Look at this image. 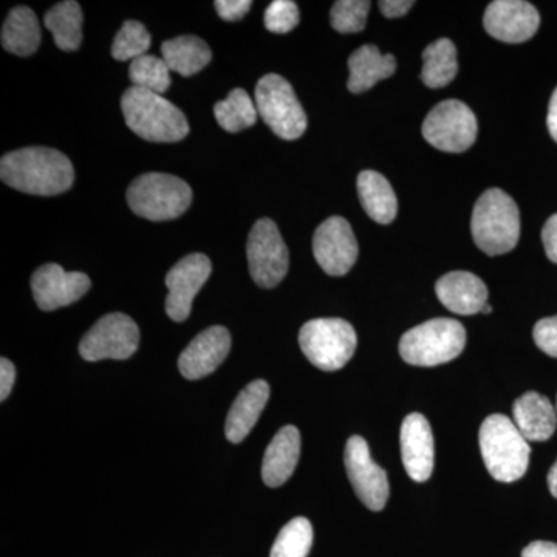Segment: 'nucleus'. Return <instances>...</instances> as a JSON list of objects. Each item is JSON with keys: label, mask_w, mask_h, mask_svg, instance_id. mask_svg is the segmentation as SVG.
<instances>
[{"label": "nucleus", "mask_w": 557, "mask_h": 557, "mask_svg": "<svg viewBox=\"0 0 557 557\" xmlns=\"http://www.w3.org/2000/svg\"><path fill=\"white\" fill-rule=\"evenodd\" d=\"M369 0H338L330 11L332 27L338 33H359L368 24Z\"/></svg>", "instance_id": "33"}, {"label": "nucleus", "mask_w": 557, "mask_h": 557, "mask_svg": "<svg viewBox=\"0 0 557 557\" xmlns=\"http://www.w3.org/2000/svg\"><path fill=\"white\" fill-rule=\"evenodd\" d=\"M300 456V434L298 428L284 426L278 429L265 450L262 463L263 483L270 487L284 485L296 467Z\"/></svg>", "instance_id": "20"}, {"label": "nucleus", "mask_w": 557, "mask_h": 557, "mask_svg": "<svg viewBox=\"0 0 557 557\" xmlns=\"http://www.w3.org/2000/svg\"><path fill=\"white\" fill-rule=\"evenodd\" d=\"M478 131L474 112L457 100L440 102L423 123V137L429 145L450 153H461L471 148Z\"/></svg>", "instance_id": "9"}, {"label": "nucleus", "mask_w": 557, "mask_h": 557, "mask_svg": "<svg viewBox=\"0 0 557 557\" xmlns=\"http://www.w3.org/2000/svg\"><path fill=\"white\" fill-rule=\"evenodd\" d=\"M491 311H493V307L490 306V304H486L485 307H483V310H482V313H491Z\"/></svg>", "instance_id": "43"}, {"label": "nucleus", "mask_w": 557, "mask_h": 557, "mask_svg": "<svg viewBox=\"0 0 557 557\" xmlns=\"http://www.w3.org/2000/svg\"><path fill=\"white\" fill-rule=\"evenodd\" d=\"M231 350V335L222 325L199 333L178 358V369L186 380L211 375L225 361Z\"/></svg>", "instance_id": "17"}, {"label": "nucleus", "mask_w": 557, "mask_h": 557, "mask_svg": "<svg viewBox=\"0 0 557 557\" xmlns=\"http://www.w3.org/2000/svg\"><path fill=\"white\" fill-rule=\"evenodd\" d=\"M314 259L329 276H344L358 259V242L346 219L330 218L313 237Z\"/></svg>", "instance_id": "13"}, {"label": "nucleus", "mask_w": 557, "mask_h": 557, "mask_svg": "<svg viewBox=\"0 0 557 557\" xmlns=\"http://www.w3.org/2000/svg\"><path fill=\"white\" fill-rule=\"evenodd\" d=\"M211 260L201 252L186 256L172 267L166 274V287L170 295L166 298L168 317L175 322H183L189 318L193 302L197 293L207 284L211 276Z\"/></svg>", "instance_id": "14"}, {"label": "nucleus", "mask_w": 557, "mask_h": 557, "mask_svg": "<svg viewBox=\"0 0 557 557\" xmlns=\"http://www.w3.org/2000/svg\"><path fill=\"white\" fill-rule=\"evenodd\" d=\"M357 344V332L350 322L339 318L313 319L299 332L304 355L324 372L343 369L354 357Z\"/></svg>", "instance_id": "7"}, {"label": "nucleus", "mask_w": 557, "mask_h": 557, "mask_svg": "<svg viewBox=\"0 0 557 557\" xmlns=\"http://www.w3.org/2000/svg\"><path fill=\"white\" fill-rule=\"evenodd\" d=\"M542 242H544L545 252L552 262L557 263V214L552 215L542 230Z\"/></svg>", "instance_id": "37"}, {"label": "nucleus", "mask_w": 557, "mask_h": 557, "mask_svg": "<svg viewBox=\"0 0 557 557\" xmlns=\"http://www.w3.org/2000/svg\"><path fill=\"white\" fill-rule=\"evenodd\" d=\"M258 113V108L244 89L230 91L226 100L214 106V115L220 127L231 134L255 126Z\"/></svg>", "instance_id": "29"}, {"label": "nucleus", "mask_w": 557, "mask_h": 557, "mask_svg": "<svg viewBox=\"0 0 557 557\" xmlns=\"http://www.w3.org/2000/svg\"><path fill=\"white\" fill-rule=\"evenodd\" d=\"M412 0H381L380 10L388 20L405 16L412 9Z\"/></svg>", "instance_id": "39"}, {"label": "nucleus", "mask_w": 557, "mask_h": 557, "mask_svg": "<svg viewBox=\"0 0 557 557\" xmlns=\"http://www.w3.org/2000/svg\"><path fill=\"white\" fill-rule=\"evenodd\" d=\"M14 381H16V369L10 359H0V399L5 401L13 391Z\"/></svg>", "instance_id": "38"}, {"label": "nucleus", "mask_w": 557, "mask_h": 557, "mask_svg": "<svg viewBox=\"0 0 557 557\" xmlns=\"http://www.w3.org/2000/svg\"><path fill=\"white\" fill-rule=\"evenodd\" d=\"M435 293L446 309L461 317L482 313L487 304L485 282L469 271H453L440 277Z\"/></svg>", "instance_id": "19"}, {"label": "nucleus", "mask_w": 557, "mask_h": 557, "mask_svg": "<svg viewBox=\"0 0 557 557\" xmlns=\"http://www.w3.org/2000/svg\"><path fill=\"white\" fill-rule=\"evenodd\" d=\"M139 329L134 319L124 313H110L84 335L79 343L81 357L86 361L127 359L137 351Z\"/></svg>", "instance_id": "11"}, {"label": "nucleus", "mask_w": 557, "mask_h": 557, "mask_svg": "<svg viewBox=\"0 0 557 557\" xmlns=\"http://www.w3.org/2000/svg\"><path fill=\"white\" fill-rule=\"evenodd\" d=\"M548 486H549V493H552V496L557 498V460H556V463L553 465L552 469H549Z\"/></svg>", "instance_id": "42"}, {"label": "nucleus", "mask_w": 557, "mask_h": 557, "mask_svg": "<svg viewBox=\"0 0 557 557\" xmlns=\"http://www.w3.org/2000/svg\"><path fill=\"white\" fill-rule=\"evenodd\" d=\"M395 70H397V61L392 54L381 53L379 47L372 44L359 47L348 58V72H350V78L347 81L348 90L351 94L368 91L380 81L394 75Z\"/></svg>", "instance_id": "23"}, {"label": "nucleus", "mask_w": 557, "mask_h": 557, "mask_svg": "<svg viewBox=\"0 0 557 557\" xmlns=\"http://www.w3.org/2000/svg\"><path fill=\"white\" fill-rule=\"evenodd\" d=\"M219 16L223 21H240L251 10V0H218L214 3Z\"/></svg>", "instance_id": "36"}, {"label": "nucleus", "mask_w": 557, "mask_h": 557, "mask_svg": "<svg viewBox=\"0 0 557 557\" xmlns=\"http://www.w3.org/2000/svg\"><path fill=\"white\" fill-rule=\"evenodd\" d=\"M2 47L16 57H30L39 49L38 16L28 7H14L2 27Z\"/></svg>", "instance_id": "25"}, {"label": "nucleus", "mask_w": 557, "mask_h": 557, "mask_svg": "<svg viewBox=\"0 0 557 557\" xmlns=\"http://www.w3.org/2000/svg\"><path fill=\"white\" fill-rule=\"evenodd\" d=\"M249 273L262 288H274L287 276L288 248L276 223L260 219L252 226L247 244Z\"/></svg>", "instance_id": "10"}, {"label": "nucleus", "mask_w": 557, "mask_h": 557, "mask_svg": "<svg viewBox=\"0 0 557 557\" xmlns=\"http://www.w3.org/2000/svg\"><path fill=\"white\" fill-rule=\"evenodd\" d=\"M547 124L549 135H552L553 139L557 143V87L556 90L553 91L552 100H549Z\"/></svg>", "instance_id": "41"}, {"label": "nucleus", "mask_w": 557, "mask_h": 557, "mask_svg": "<svg viewBox=\"0 0 557 557\" xmlns=\"http://www.w3.org/2000/svg\"><path fill=\"white\" fill-rule=\"evenodd\" d=\"M467 346V330L456 319L437 318L410 329L399 341V355L410 366L435 368L453 361Z\"/></svg>", "instance_id": "5"}, {"label": "nucleus", "mask_w": 557, "mask_h": 557, "mask_svg": "<svg viewBox=\"0 0 557 557\" xmlns=\"http://www.w3.org/2000/svg\"><path fill=\"white\" fill-rule=\"evenodd\" d=\"M348 480L354 486L359 500L372 511L386 507L388 498V480L386 471L370 457L368 442L359 435L348 438L344 450Z\"/></svg>", "instance_id": "12"}, {"label": "nucleus", "mask_w": 557, "mask_h": 557, "mask_svg": "<svg viewBox=\"0 0 557 557\" xmlns=\"http://www.w3.org/2000/svg\"><path fill=\"white\" fill-rule=\"evenodd\" d=\"M471 233L487 256L507 255L518 245L520 214L516 201L502 189H487L472 211Z\"/></svg>", "instance_id": "4"}, {"label": "nucleus", "mask_w": 557, "mask_h": 557, "mask_svg": "<svg viewBox=\"0 0 557 557\" xmlns=\"http://www.w3.org/2000/svg\"><path fill=\"white\" fill-rule=\"evenodd\" d=\"M533 338L544 354L557 358V317L541 319L534 325Z\"/></svg>", "instance_id": "35"}, {"label": "nucleus", "mask_w": 557, "mask_h": 557, "mask_svg": "<svg viewBox=\"0 0 557 557\" xmlns=\"http://www.w3.org/2000/svg\"><path fill=\"white\" fill-rule=\"evenodd\" d=\"M90 278L79 271H65L58 263H47L32 276V292L40 310L53 311L72 306L86 296Z\"/></svg>", "instance_id": "15"}, {"label": "nucleus", "mask_w": 557, "mask_h": 557, "mask_svg": "<svg viewBox=\"0 0 557 557\" xmlns=\"http://www.w3.org/2000/svg\"><path fill=\"white\" fill-rule=\"evenodd\" d=\"M313 545V527L306 518H296L282 528L270 557H307Z\"/></svg>", "instance_id": "31"}, {"label": "nucleus", "mask_w": 557, "mask_h": 557, "mask_svg": "<svg viewBox=\"0 0 557 557\" xmlns=\"http://www.w3.org/2000/svg\"><path fill=\"white\" fill-rule=\"evenodd\" d=\"M270 398L267 381L256 380L237 395L226 418L225 434L231 443H242L258 423L260 413L265 409Z\"/></svg>", "instance_id": "22"}, {"label": "nucleus", "mask_w": 557, "mask_h": 557, "mask_svg": "<svg viewBox=\"0 0 557 557\" xmlns=\"http://www.w3.org/2000/svg\"><path fill=\"white\" fill-rule=\"evenodd\" d=\"M401 458L413 482L423 483L434 471V435L426 417L409 413L401 426Z\"/></svg>", "instance_id": "18"}, {"label": "nucleus", "mask_w": 557, "mask_h": 557, "mask_svg": "<svg viewBox=\"0 0 557 557\" xmlns=\"http://www.w3.org/2000/svg\"><path fill=\"white\" fill-rule=\"evenodd\" d=\"M515 424L528 442H547L556 432L557 412L552 401L537 392H527L516 399Z\"/></svg>", "instance_id": "21"}, {"label": "nucleus", "mask_w": 557, "mask_h": 557, "mask_svg": "<svg viewBox=\"0 0 557 557\" xmlns=\"http://www.w3.org/2000/svg\"><path fill=\"white\" fill-rule=\"evenodd\" d=\"M127 127L139 138L152 143H177L189 134L185 113L166 98L132 86L121 98Z\"/></svg>", "instance_id": "2"}, {"label": "nucleus", "mask_w": 557, "mask_h": 557, "mask_svg": "<svg viewBox=\"0 0 557 557\" xmlns=\"http://www.w3.org/2000/svg\"><path fill=\"white\" fill-rule=\"evenodd\" d=\"M44 24L53 35L54 44L64 51H75L83 42V10L75 0L57 3L47 11Z\"/></svg>", "instance_id": "27"}, {"label": "nucleus", "mask_w": 557, "mask_h": 557, "mask_svg": "<svg viewBox=\"0 0 557 557\" xmlns=\"http://www.w3.org/2000/svg\"><path fill=\"white\" fill-rule=\"evenodd\" d=\"M149 47L150 35L145 25L137 21H126L113 39L112 57L116 61H134L145 57Z\"/></svg>", "instance_id": "32"}, {"label": "nucleus", "mask_w": 557, "mask_h": 557, "mask_svg": "<svg viewBox=\"0 0 557 557\" xmlns=\"http://www.w3.org/2000/svg\"><path fill=\"white\" fill-rule=\"evenodd\" d=\"M458 72L457 50L453 40L438 39L423 51L421 81L429 89H442L456 78Z\"/></svg>", "instance_id": "28"}, {"label": "nucleus", "mask_w": 557, "mask_h": 557, "mask_svg": "<svg viewBox=\"0 0 557 557\" xmlns=\"http://www.w3.org/2000/svg\"><path fill=\"white\" fill-rule=\"evenodd\" d=\"M479 442L491 478L512 483L525 475L531 448L511 418L502 413L487 417L480 428Z\"/></svg>", "instance_id": "3"}, {"label": "nucleus", "mask_w": 557, "mask_h": 557, "mask_svg": "<svg viewBox=\"0 0 557 557\" xmlns=\"http://www.w3.org/2000/svg\"><path fill=\"white\" fill-rule=\"evenodd\" d=\"M161 54L172 72H177L186 78L199 73L212 60L208 44L190 35L166 40L161 46Z\"/></svg>", "instance_id": "26"}, {"label": "nucleus", "mask_w": 557, "mask_h": 557, "mask_svg": "<svg viewBox=\"0 0 557 557\" xmlns=\"http://www.w3.org/2000/svg\"><path fill=\"white\" fill-rule=\"evenodd\" d=\"M556 412H557V403H556Z\"/></svg>", "instance_id": "44"}, {"label": "nucleus", "mask_w": 557, "mask_h": 557, "mask_svg": "<svg viewBox=\"0 0 557 557\" xmlns=\"http://www.w3.org/2000/svg\"><path fill=\"white\" fill-rule=\"evenodd\" d=\"M170 72L163 58L145 54L131 62L129 78L134 87L161 95L171 87Z\"/></svg>", "instance_id": "30"}, {"label": "nucleus", "mask_w": 557, "mask_h": 557, "mask_svg": "<svg viewBox=\"0 0 557 557\" xmlns=\"http://www.w3.org/2000/svg\"><path fill=\"white\" fill-rule=\"evenodd\" d=\"M483 25L493 38L502 42L520 44L536 35L541 16L530 2L496 0L487 5Z\"/></svg>", "instance_id": "16"}, {"label": "nucleus", "mask_w": 557, "mask_h": 557, "mask_svg": "<svg viewBox=\"0 0 557 557\" xmlns=\"http://www.w3.org/2000/svg\"><path fill=\"white\" fill-rule=\"evenodd\" d=\"M358 196L369 218L376 223L388 225L397 218V196L380 172L362 171L358 175Z\"/></svg>", "instance_id": "24"}, {"label": "nucleus", "mask_w": 557, "mask_h": 557, "mask_svg": "<svg viewBox=\"0 0 557 557\" xmlns=\"http://www.w3.org/2000/svg\"><path fill=\"white\" fill-rule=\"evenodd\" d=\"M0 178L21 193L50 197L72 188L75 171L60 150L24 148L2 157Z\"/></svg>", "instance_id": "1"}, {"label": "nucleus", "mask_w": 557, "mask_h": 557, "mask_svg": "<svg viewBox=\"0 0 557 557\" xmlns=\"http://www.w3.org/2000/svg\"><path fill=\"white\" fill-rule=\"evenodd\" d=\"M299 24V9L292 0H274L265 11V27L271 33L292 32Z\"/></svg>", "instance_id": "34"}, {"label": "nucleus", "mask_w": 557, "mask_h": 557, "mask_svg": "<svg viewBox=\"0 0 557 557\" xmlns=\"http://www.w3.org/2000/svg\"><path fill=\"white\" fill-rule=\"evenodd\" d=\"M256 108L260 119L278 138L298 139L307 131V115L287 79L270 73L256 86Z\"/></svg>", "instance_id": "8"}, {"label": "nucleus", "mask_w": 557, "mask_h": 557, "mask_svg": "<svg viewBox=\"0 0 557 557\" xmlns=\"http://www.w3.org/2000/svg\"><path fill=\"white\" fill-rule=\"evenodd\" d=\"M522 557H557V544L555 542H531L523 548Z\"/></svg>", "instance_id": "40"}, {"label": "nucleus", "mask_w": 557, "mask_h": 557, "mask_svg": "<svg viewBox=\"0 0 557 557\" xmlns=\"http://www.w3.org/2000/svg\"><path fill=\"white\" fill-rule=\"evenodd\" d=\"M193 201V189L185 180L160 172L135 178L127 189V203L139 218L164 222L185 214Z\"/></svg>", "instance_id": "6"}]
</instances>
